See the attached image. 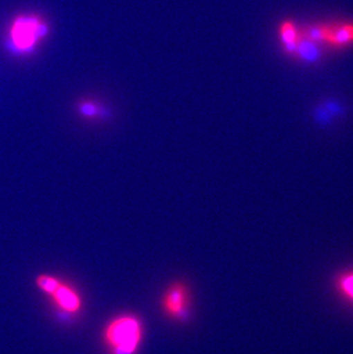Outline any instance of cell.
<instances>
[{"instance_id":"cell-10","label":"cell","mask_w":353,"mask_h":354,"mask_svg":"<svg viewBox=\"0 0 353 354\" xmlns=\"http://www.w3.org/2000/svg\"><path fill=\"white\" fill-rule=\"evenodd\" d=\"M327 27L325 26H312L304 31V38L312 40L314 43L326 41Z\"/></svg>"},{"instance_id":"cell-9","label":"cell","mask_w":353,"mask_h":354,"mask_svg":"<svg viewBox=\"0 0 353 354\" xmlns=\"http://www.w3.org/2000/svg\"><path fill=\"white\" fill-rule=\"evenodd\" d=\"M80 114L85 116V118H101L104 116V109H101L99 104L96 102H91V101H83L82 104L78 106Z\"/></svg>"},{"instance_id":"cell-5","label":"cell","mask_w":353,"mask_h":354,"mask_svg":"<svg viewBox=\"0 0 353 354\" xmlns=\"http://www.w3.org/2000/svg\"><path fill=\"white\" fill-rule=\"evenodd\" d=\"M326 43L335 47L349 46L353 43V24L327 27Z\"/></svg>"},{"instance_id":"cell-3","label":"cell","mask_w":353,"mask_h":354,"mask_svg":"<svg viewBox=\"0 0 353 354\" xmlns=\"http://www.w3.org/2000/svg\"><path fill=\"white\" fill-rule=\"evenodd\" d=\"M36 286L51 298L54 306L64 315H76L83 308V298L71 284L50 274L37 277Z\"/></svg>"},{"instance_id":"cell-8","label":"cell","mask_w":353,"mask_h":354,"mask_svg":"<svg viewBox=\"0 0 353 354\" xmlns=\"http://www.w3.org/2000/svg\"><path fill=\"white\" fill-rule=\"evenodd\" d=\"M337 289L344 297L353 301V272L341 274L337 280Z\"/></svg>"},{"instance_id":"cell-7","label":"cell","mask_w":353,"mask_h":354,"mask_svg":"<svg viewBox=\"0 0 353 354\" xmlns=\"http://www.w3.org/2000/svg\"><path fill=\"white\" fill-rule=\"evenodd\" d=\"M295 55L307 64H316L321 57V50L318 46V43L304 38L298 41Z\"/></svg>"},{"instance_id":"cell-6","label":"cell","mask_w":353,"mask_h":354,"mask_svg":"<svg viewBox=\"0 0 353 354\" xmlns=\"http://www.w3.org/2000/svg\"><path fill=\"white\" fill-rule=\"evenodd\" d=\"M279 34H280L281 43L284 50L290 55H295L297 45L300 41V34L297 31L296 26L291 21H284L281 24Z\"/></svg>"},{"instance_id":"cell-1","label":"cell","mask_w":353,"mask_h":354,"mask_svg":"<svg viewBox=\"0 0 353 354\" xmlns=\"http://www.w3.org/2000/svg\"><path fill=\"white\" fill-rule=\"evenodd\" d=\"M143 321L134 313L114 317L105 326L102 344L108 354H138L143 339Z\"/></svg>"},{"instance_id":"cell-2","label":"cell","mask_w":353,"mask_h":354,"mask_svg":"<svg viewBox=\"0 0 353 354\" xmlns=\"http://www.w3.org/2000/svg\"><path fill=\"white\" fill-rule=\"evenodd\" d=\"M48 31L50 27L43 17L37 14H20L10 22L5 46L13 55H29L34 53Z\"/></svg>"},{"instance_id":"cell-4","label":"cell","mask_w":353,"mask_h":354,"mask_svg":"<svg viewBox=\"0 0 353 354\" xmlns=\"http://www.w3.org/2000/svg\"><path fill=\"white\" fill-rule=\"evenodd\" d=\"M161 310L169 320L183 324L192 313V291L186 282L174 281L161 296Z\"/></svg>"}]
</instances>
